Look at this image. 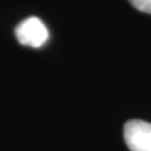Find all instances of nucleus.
<instances>
[{
	"label": "nucleus",
	"mask_w": 151,
	"mask_h": 151,
	"mask_svg": "<svg viewBox=\"0 0 151 151\" xmlns=\"http://www.w3.org/2000/svg\"><path fill=\"white\" fill-rule=\"evenodd\" d=\"M15 37L23 45L32 48L43 47L49 38V32L39 18L29 17L15 28Z\"/></svg>",
	"instance_id": "nucleus-1"
},
{
	"label": "nucleus",
	"mask_w": 151,
	"mask_h": 151,
	"mask_svg": "<svg viewBox=\"0 0 151 151\" xmlns=\"http://www.w3.org/2000/svg\"><path fill=\"white\" fill-rule=\"evenodd\" d=\"M124 137L131 151H151V124L130 120L124 127Z\"/></svg>",
	"instance_id": "nucleus-2"
},
{
	"label": "nucleus",
	"mask_w": 151,
	"mask_h": 151,
	"mask_svg": "<svg viewBox=\"0 0 151 151\" xmlns=\"http://www.w3.org/2000/svg\"><path fill=\"white\" fill-rule=\"evenodd\" d=\"M131 5L142 13L151 14V0H129Z\"/></svg>",
	"instance_id": "nucleus-3"
}]
</instances>
